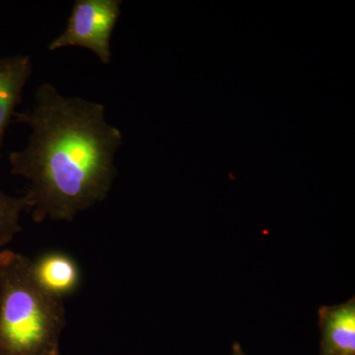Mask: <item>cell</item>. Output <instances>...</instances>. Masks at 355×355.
<instances>
[{"mask_svg":"<svg viewBox=\"0 0 355 355\" xmlns=\"http://www.w3.org/2000/svg\"><path fill=\"white\" fill-rule=\"evenodd\" d=\"M32 272L37 282L46 292L64 299L78 289L81 273L76 260L62 252H46L32 261Z\"/></svg>","mask_w":355,"mask_h":355,"instance_id":"obj_6","label":"cell"},{"mask_svg":"<svg viewBox=\"0 0 355 355\" xmlns=\"http://www.w3.org/2000/svg\"><path fill=\"white\" fill-rule=\"evenodd\" d=\"M230 355H247L243 350L241 345L239 343H234L232 347V352Z\"/></svg>","mask_w":355,"mask_h":355,"instance_id":"obj_8","label":"cell"},{"mask_svg":"<svg viewBox=\"0 0 355 355\" xmlns=\"http://www.w3.org/2000/svg\"><path fill=\"white\" fill-rule=\"evenodd\" d=\"M121 4V0H76L67 28L49 44L48 50L78 46L92 51L103 64H111V39Z\"/></svg>","mask_w":355,"mask_h":355,"instance_id":"obj_3","label":"cell"},{"mask_svg":"<svg viewBox=\"0 0 355 355\" xmlns=\"http://www.w3.org/2000/svg\"><path fill=\"white\" fill-rule=\"evenodd\" d=\"M14 123L31 130L27 146L9 154L11 174L25 178L33 220H74L108 198L118 169L114 156L121 130L101 103L67 97L51 83L38 86L32 108L16 112Z\"/></svg>","mask_w":355,"mask_h":355,"instance_id":"obj_1","label":"cell"},{"mask_svg":"<svg viewBox=\"0 0 355 355\" xmlns=\"http://www.w3.org/2000/svg\"><path fill=\"white\" fill-rule=\"evenodd\" d=\"M25 209H30L29 198L25 193L11 197L0 190V247L9 244L22 231L20 216Z\"/></svg>","mask_w":355,"mask_h":355,"instance_id":"obj_7","label":"cell"},{"mask_svg":"<svg viewBox=\"0 0 355 355\" xmlns=\"http://www.w3.org/2000/svg\"><path fill=\"white\" fill-rule=\"evenodd\" d=\"M320 355H355V299L319 311Z\"/></svg>","mask_w":355,"mask_h":355,"instance_id":"obj_5","label":"cell"},{"mask_svg":"<svg viewBox=\"0 0 355 355\" xmlns=\"http://www.w3.org/2000/svg\"><path fill=\"white\" fill-rule=\"evenodd\" d=\"M33 72L32 58L16 55L0 58V156L7 128L14 123L16 108Z\"/></svg>","mask_w":355,"mask_h":355,"instance_id":"obj_4","label":"cell"},{"mask_svg":"<svg viewBox=\"0 0 355 355\" xmlns=\"http://www.w3.org/2000/svg\"><path fill=\"white\" fill-rule=\"evenodd\" d=\"M64 299L42 288L32 260L0 252V355H60Z\"/></svg>","mask_w":355,"mask_h":355,"instance_id":"obj_2","label":"cell"}]
</instances>
